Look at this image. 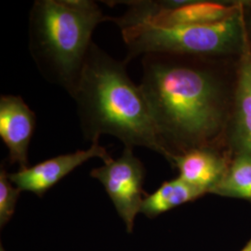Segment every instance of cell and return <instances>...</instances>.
<instances>
[{"mask_svg":"<svg viewBox=\"0 0 251 251\" xmlns=\"http://www.w3.org/2000/svg\"><path fill=\"white\" fill-rule=\"evenodd\" d=\"M226 63L227 58L143 55L140 87L171 165L194 149L228 152L237 75L230 79Z\"/></svg>","mask_w":251,"mask_h":251,"instance_id":"6da1fadb","label":"cell"},{"mask_svg":"<svg viewBox=\"0 0 251 251\" xmlns=\"http://www.w3.org/2000/svg\"><path fill=\"white\" fill-rule=\"evenodd\" d=\"M126 63L91 43L72 97L76 102L81 131L86 141L112 135L126 147H144L170 162L143 90L127 75Z\"/></svg>","mask_w":251,"mask_h":251,"instance_id":"7a4b0ae2","label":"cell"},{"mask_svg":"<svg viewBox=\"0 0 251 251\" xmlns=\"http://www.w3.org/2000/svg\"><path fill=\"white\" fill-rule=\"evenodd\" d=\"M90 0H36L30 10L28 47L46 80L73 97L96 26L108 21Z\"/></svg>","mask_w":251,"mask_h":251,"instance_id":"3957f363","label":"cell"},{"mask_svg":"<svg viewBox=\"0 0 251 251\" xmlns=\"http://www.w3.org/2000/svg\"><path fill=\"white\" fill-rule=\"evenodd\" d=\"M251 1L223 22L177 27L134 25L121 30L127 48L126 62L148 53L238 59L251 48Z\"/></svg>","mask_w":251,"mask_h":251,"instance_id":"277c9868","label":"cell"},{"mask_svg":"<svg viewBox=\"0 0 251 251\" xmlns=\"http://www.w3.org/2000/svg\"><path fill=\"white\" fill-rule=\"evenodd\" d=\"M90 176L103 185L126 230L130 233L136 216L141 213L145 176L144 165L135 156L133 148L125 146L119 158L104 162L101 167L92 170Z\"/></svg>","mask_w":251,"mask_h":251,"instance_id":"5b68a950","label":"cell"},{"mask_svg":"<svg viewBox=\"0 0 251 251\" xmlns=\"http://www.w3.org/2000/svg\"><path fill=\"white\" fill-rule=\"evenodd\" d=\"M98 157L103 163L112 157L106 149L100 144L99 140L92 142L87 150L61 154L47 159L34 167L9 174L11 182L21 191L31 192L42 197L48 190L57 184L61 179L70 174L85 162Z\"/></svg>","mask_w":251,"mask_h":251,"instance_id":"8992f818","label":"cell"},{"mask_svg":"<svg viewBox=\"0 0 251 251\" xmlns=\"http://www.w3.org/2000/svg\"><path fill=\"white\" fill-rule=\"evenodd\" d=\"M36 114L21 96L0 97V138L9 150L11 164L28 167V148L36 128Z\"/></svg>","mask_w":251,"mask_h":251,"instance_id":"52a82bcc","label":"cell"},{"mask_svg":"<svg viewBox=\"0 0 251 251\" xmlns=\"http://www.w3.org/2000/svg\"><path fill=\"white\" fill-rule=\"evenodd\" d=\"M230 154L216 149H194L173 157L179 178L189 184L210 193L225 176Z\"/></svg>","mask_w":251,"mask_h":251,"instance_id":"ba28073f","label":"cell"},{"mask_svg":"<svg viewBox=\"0 0 251 251\" xmlns=\"http://www.w3.org/2000/svg\"><path fill=\"white\" fill-rule=\"evenodd\" d=\"M227 149L230 155L241 152L251 153V90L238 71Z\"/></svg>","mask_w":251,"mask_h":251,"instance_id":"9c48e42d","label":"cell"},{"mask_svg":"<svg viewBox=\"0 0 251 251\" xmlns=\"http://www.w3.org/2000/svg\"><path fill=\"white\" fill-rule=\"evenodd\" d=\"M206 194L185 180L177 179L165 181L153 194L144 198L141 213L149 218L160 215L174 207L196 200Z\"/></svg>","mask_w":251,"mask_h":251,"instance_id":"30bf717a","label":"cell"},{"mask_svg":"<svg viewBox=\"0 0 251 251\" xmlns=\"http://www.w3.org/2000/svg\"><path fill=\"white\" fill-rule=\"evenodd\" d=\"M210 193L251 201V152L233 153L225 176Z\"/></svg>","mask_w":251,"mask_h":251,"instance_id":"8fae6325","label":"cell"},{"mask_svg":"<svg viewBox=\"0 0 251 251\" xmlns=\"http://www.w3.org/2000/svg\"><path fill=\"white\" fill-rule=\"evenodd\" d=\"M22 191L9 179V174L1 167L0 170V226L6 225L15 211Z\"/></svg>","mask_w":251,"mask_h":251,"instance_id":"7c38bea8","label":"cell"},{"mask_svg":"<svg viewBox=\"0 0 251 251\" xmlns=\"http://www.w3.org/2000/svg\"><path fill=\"white\" fill-rule=\"evenodd\" d=\"M237 71L242 75L248 82L251 90V49H248L239 57L237 63Z\"/></svg>","mask_w":251,"mask_h":251,"instance_id":"4fadbf2b","label":"cell"},{"mask_svg":"<svg viewBox=\"0 0 251 251\" xmlns=\"http://www.w3.org/2000/svg\"><path fill=\"white\" fill-rule=\"evenodd\" d=\"M242 251H251V240L249 242V244L244 248Z\"/></svg>","mask_w":251,"mask_h":251,"instance_id":"5bb4252c","label":"cell"},{"mask_svg":"<svg viewBox=\"0 0 251 251\" xmlns=\"http://www.w3.org/2000/svg\"><path fill=\"white\" fill-rule=\"evenodd\" d=\"M0 251H4V249H3V248H2V247H1V250H0Z\"/></svg>","mask_w":251,"mask_h":251,"instance_id":"9a60e30c","label":"cell"},{"mask_svg":"<svg viewBox=\"0 0 251 251\" xmlns=\"http://www.w3.org/2000/svg\"></svg>","mask_w":251,"mask_h":251,"instance_id":"2e32d148","label":"cell"}]
</instances>
